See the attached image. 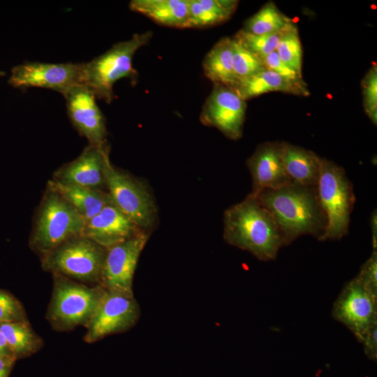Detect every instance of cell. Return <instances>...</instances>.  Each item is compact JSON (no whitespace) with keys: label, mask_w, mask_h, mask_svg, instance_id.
<instances>
[{"label":"cell","mask_w":377,"mask_h":377,"mask_svg":"<svg viewBox=\"0 0 377 377\" xmlns=\"http://www.w3.org/2000/svg\"><path fill=\"white\" fill-rule=\"evenodd\" d=\"M317 191L327 219L325 230L319 241L341 239L348 232L355 199L353 184L345 170L320 158Z\"/></svg>","instance_id":"obj_7"},{"label":"cell","mask_w":377,"mask_h":377,"mask_svg":"<svg viewBox=\"0 0 377 377\" xmlns=\"http://www.w3.org/2000/svg\"><path fill=\"white\" fill-rule=\"evenodd\" d=\"M106 191L112 202L141 230L149 232L154 227L157 211L149 188L142 182L116 168L110 157L104 166Z\"/></svg>","instance_id":"obj_8"},{"label":"cell","mask_w":377,"mask_h":377,"mask_svg":"<svg viewBox=\"0 0 377 377\" xmlns=\"http://www.w3.org/2000/svg\"><path fill=\"white\" fill-rule=\"evenodd\" d=\"M69 119L78 133L91 145L106 144L105 117L96 102V96L84 84H78L63 95Z\"/></svg>","instance_id":"obj_14"},{"label":"cell","mask_w":377,"mask_h":377,"mask_svg":"<svg viewBox=\"0 0 377 377\" xmlns=\"http://www.w3.org/2000/svg\"><path fill=\"white\" fill-rule=\"evenodd\" d=\"M254 198L273 216L285 245L302 235H310L319 240L325 230L327 219L317 186L292 182L277 189L264 190Z\"/></svg>","instance_id":"obj_1"},{"label":"cell","mask_w":377,"mask_h":377,"mask_svg":"<svg viewBox=\"0 0 377 377\" xmlns=\"http://www.w3.org/2000/svg\"><path fill=\"white\" fill-rule=\"evenodd\" d=\"M140 316V308L133 295L105 290L85 325L84 340L92 343L109 335L127 332L136 325Z\"/></svg>","instance_id":"obj_9"},{"label":"cell","mask_w":377,"mask_h":377,"mask_svg":"<svg viewBox=\"0 0 377 377\" xmlns=\"http://www.w3.org/2000/svg\"><path fill=\"white\" fill-rule=\"evenodd\" d=\"M364 354L374 361L377 359V324L371 327L360 340Z\"/></svg>","instance_id":"obj_33"},{"label":"cell","mask_w":377,"mask_h":377,"mask_svg":"<svg viewBox=\"0 0 377 377\" xmlns=\"http://www.w3.org/2000/svg\"><path fill=\"white\" fill-rule=\"evenodd\" d=\"M232 40V63L237 82L266 68L259 57L246 49L235 38Z\"/></svg>","instance_id":"obj_27"},{"label":"cell","mask_w":377,"mask_h":377,"mask_svg":"<svg viewBox=\"0 0 377 377\" xmlns=\"http://www.w3.org/2000/svg\"><path fill=\"white\" fill-rule=\"evenodd\" d=\"M151 37L150 31L135 34L129 40L119 42L98 57L83 63V84L96 98L110 103L114 98V84L120 79L136 77L133 56Z\"/></svg>","instance_id":"obj_4"},{"label":"cell","mask_w":377,"mask_h":377,"mask_svg":"<svg viewBox=\"0 0 377 377\" xmlns=\"http://www.w3.org/2000/svg\"><path fill=\"white\" fill-rule=\"evenodd\" d=\"M285 30L263 35H256L241 30L237 34L235 38L262 60L276 50Z\"/></svg>","instance_id":"obj_28"},{"label":"cell","mask_w":377,"mask_h":377,"mask_svg":"<svg viewBox=\"0 0 377 377\" xmlns=\"http://www.w3.org/2000/svg\"><path fill=\"white\" fill-rule=\"evenodd\" d=\"M129 7L160 24L177 28L188 27L186 0H133Z\"/></svg>","instance_id":"obj_19"},{"label":"cell","mask_w":377,"mask_h":377,"mask_svg":"<svg viewBox=\"0 0 377 377\" xmlns=\"http://www.w3.org/2000/svg\"><path fill=\"white\" fill-rule=\"evenodd\" d=\"M188 27H205L219 24L229 18L237 1L221 0H186Z\"/></svg>","instance_id":"obj_23"},{"label":"cell","mask_w":377,"mask_h":377,"mask_svg":"<svg viewBox=\"0 0 377 377\" xmlns=\"http://www.w3.org/2000/svg\"><path fill=\"white\" fill-rule=\"evenodd\" d=\"M283 142H265L259 145L248 158L246 165L252 178V191L256 197L267 189H277L293 182L288 177L283 158Z\"/></svg>","instance_id":"obj_16"},{"label":"cell","mask_w":377,"mask_h":377,"mask_svg":"<svg viewBox=\"0 0 377 377\" xmlns=\"http://www.w3.org/2000/svg\"><path fill=\"white\" fill-rule=\"evenodd\" d=\"M232 40L224 38L217 42L205 57V75L214 84H220L232 89L237 80L232 63Z\"/></svg>","instance_id":"obj_22"},{"label":"cell","mask_w":377,"mask_h":377,"mask_svg":"<svg viewBox=\"0 0 377 377\" xmlns=\"http://www.w3.org/2000/svg\"><path fill=\"white\" fill-rule=\"evenodd\" d=\"M148 239L149 233L141 231L107 249L99 283L104 290L133 295V281L135 270Z\"/></svg>","instance_id":"obj_12"},{"label":"cell","mask_w":377,"mask_h":377,"mask_svg":"<svg viewBox=\"0 0 377 377\" xmlns=\"http://www.w3.org/2000/svg\"><path fill=\"white\" fill-rule=\"evenodd\" d=\"M84 221L48 181L34 216L30 249L40 258L65 241L82 235Z\"/></svg>","instance_id":"obj_3"},{"label":"cell","mask_w":377,"mask_h":377,"mask_svg":"<svg viewBox=\"0 0 377 377\" xmlns=\"http://www.w3.org/2000/svg\"><path fill=\"white\" fill-rule=\"evenodd\" d=\"M0 356L14 357L6 339L0 330Z\"/></svg>","instance_id":"obj_36"},{"label":"cell","mask_w":377,"mask_h":377,"mask_svg":"<svg viewBox=\"0 0 377 377\" xmlns=\"http://www.w3.org/2000/svg\"><path fill=\"white\" fill-rule=\"evenodd\" d=\"M0 330L16 360L31 356L43 347V339L28 320L0 323Z\"/></svg>","instance_id":"obj_24"},{"label":"cell","mask_w":377,"mask_h":377,"mask_svg":"<svg viewBox=\"0 0 377 377\" xmlns=\"http://www.w3.org/2000/svg\"><path fill=\"white\" fill-rule=\"evenodd\" d=\"M265 67L283 78L295 83H302V75L285 64L279 57L276 50L262 59Z\"/></svg>","instance_id":"obj_32"},{"label":"cell","mask_w":377,"mask_h":377,"mask_svg":"<svg viewBox=\"0 0 377 377\" xmlns=\"http://www.w3.org/2000/svg\"><path fill=\"white\" fill-rule=\"evenodd\" d=\"M53 286L46 318L52 327L66 332L85 325L94 314L105 290L99 284L87 286L59 274H52Z\"/></svg>","instance_id":"obj_5"},{"label":"cell","mask_w":377,"mask_h":377,"mask_svg":"<svg viewBox=\"0 0 377 377\" xmlns=\"http://www.w3.org/2000/svg\"><path fill=\"white\" fill-rule=\"evenodd\" d=\"M292 24L272 3L265 4L246 22L244 31L256 35L282 31Z\"/></svg>","instance_id":"obj_25"},{"label":"cell","mask_w":377,"mask_h":377,"mask_svg":"<svg viewBox=\"0 0 377 377\" xmlns=\"http://www.w3.org/2000/svg\"><path fill=\"white\" fill-rule=\"evenodd\" d=\"M49 182L75 209L84 223L95 216L112 200L107 191L76 185Z\"/></svg>","instance_id":"obj_21"},{"label":"cell","mask_w":377,"mask_h":377,"mask_svg":"<svg viewBox=\"0 0 377 377\" xmlns=\"http://www.w3.org/2000/svg\"><path fill=\"white\" fill-rule=\"evenodd\" d=\"M106 253V248L79 235L40 258L45 272L97 285L101 281Z\"/></svg>","instance_id":"obj_6"},{"label":"cell","mask_w":377,"mask_h":377,"mask_svg":"<svg viewBox=\"0 0 377 377\" xmlns=\"http://www.w3.org/2000/svg\"><path fill=\"white\" fill-rule=\"evenodd\" d=\"M6 75V73L0 70V77H3Z\"/></svg>","instance_id":"obj_37"},{"label":"cell","mask_w":377,"mask_h":377,"mask_svg":"<svg viewBox=\"0 0 377 377\" xmlns=\"http://www.w3.org/2000/svg\"><path fill=\"white\" fill-rule=\"evenodd\" d=\"M276 52L280 59L302 75V50L296 28L291 25L283 33Z\"/></svg>","instance_id":"obj_26"},{"label":"cell","mask_w":377,"mask_h":377,"mask_svg":"<svg viewBox=\"0 0 377 377\" xmlns=\"http://www.w3.org/2000/svg\"><path fill=\"white\" fill-rule=\"evenodd\" d=\"M283 158L286 172L293 182L317 186L320 157L312 151L283 142Z\"/></svg>","instance_id":"obj_18"},{"label":"cell","mask_w":377,"mask_h":377,"mask_svg":"<svg viewBox=\"0 0 377 377\" xmlns=\"http://www.w3.org/2000/svg\"><path fill=\"white\" fill-rule=\"evenodd\" d=\"M370 226L372 237L373 251L377 250V214L376 210L373 211L370 218Z\"/></svg>","instance_id":"obj_35"},{"label":"cell","mask_w":377,"mask_h":377,"mask_svg":"<svg viewBox=\"0 0 377 377\" xmlns=\"http://www.w3.org/2000/svg\"><path fill=\"white\" fill-rule=\"evenodd\" d=\"M356 276L362 286L377 297V250L372 251L370 257L361 266Z\"/></svg>","instance_id":"obj_30"},{"label":"cell","mask_w":377,"mask_h":377,"mask_svg":"<svg viewBox=\"0 0 377 377\" xmlns=\"http://www.w3.org/2000/svg\"><path fill=\"white\" fill-rule=\"evenodd\" d=\"M108 156L109 147L106 144L89 145L78 157L58 168L51 180L105 191L104 166Z\"/></svg>","instance_id":"obj_15"},{"label":"cell","mask_w":377,"mask_h":377,"mask_svg":"<svg viewBox=\"0 0 377 377\" xmlns=\"http://www.w3.org/2000/svg\"><path fill=\"white\" fill-rule=\"evenodd\" d=\"M141 231L144 230L112 202L85 223L82 235L108 249Z\"/></svg>","instance_id":"obj_17"},{"label":"cell","mask_w":377,"mask_h":377,"mask_svg":"<svg viewBox=\"0 0 377 377\" xmlns=\"http://www.w3.org/2000/svg\"><path fill=\"white\" fill-rule=\"evenodd\" d=\"M223 237L227 244L249 251L261 261L275 260L285 246L270 212L249 195L225 211Z\"/></svg>","instance_id":"obj_2"},{"label":"cell","mask_w":377,"mask_h":377,"mask_svg":"<svg viewBox=\"0 0 377 377\" xmlns=\"http://www.w3.org/2000/svg\"><path fill=\"white\" fill-rule=\"evenodd\" d=\"M15 361L13 357L0 356V377H9Z\"/></svg>","instance_id":"obj_34"},{"label":"cell","mask_w":377,"mask_h":377,"mask_svg":"<svg viewBox=\"0 0 377 377\" xmlns=\"http://www.w3.org/2000/svg\"><path fill=\"white\" fill-rule=\"evenodd\" d=\"M232 89L244 101L271 91L304 94L302 83H295L267 68L236 83Z\"/></svg>","instance_id":"obj_20"},{"label":"cell","mask_w":377,"mask_h":377,"mask_svg":"<svg viewBox=\"0 0 377 377\" xmlns=\"http://www.w3.org/2000/svg\"><path fill=\"white\" fill-rule=\"evenodd\" d=\"M82 76L83 63L25 62L13 68L8 84L15 88L50 89L64 95L72 87L83 84Z\"/></svg>","instance_id":"obj_11"},{"label":"cell","mask_w":377,"mask_h":377,"mask_svg":"<svg viewBox=\"0 0 377 377\" xmlns=\"http://www.w3.org/2000/svg\"><path fill=\"white\" fill-rule=\"evenodd\" d=\"M332 316L347 327L360 341L368 330L377 324V297L355 276L342 288L333 304Z\"/></svg>","instance_id":"obj_10"},{"label":"cell","mask_w":377,"mask_h":377,"mask_svg":"<svg viewBox=\"0 0 377 377\" xmlns=\"http://www.w3.org/2000/svg\"><path fill=\"white\" fill-rule=\"evenodd\" d=\"M27 321L21 303L8 292L0 289V323Z\"/></svg>","instance_id":"obj_29"},{"label":"cell","mask_w":377,"mask_h":377,"mask_svg":"<svg viewBox=\"0 0 377 377\" xmlns=\"http://www.w3.org/2000/svg\"><path fill=\"white\" fill-rule=\"evenodd\" d=\"M365 110L375 124L377 121V71L371 69L367 76L364 84Z\"/></svg>","instance_id":"obj_31"},{"label":"cell","mask_w":377,"mask_h":377,"mask_svg":"<svg viewBox=\"0 0 377 377\" xmlns=\"http://www.w3.org/2000/svg\"><path fill=\"white\" fill-rule=\"evenodd\" d=\"M246 103L232 89L214 84L202 108L200 121L221 131L228 138H241L245 119Z\"/></svg>","instance_id":"obj_13"}]
</instances>
